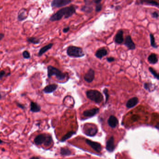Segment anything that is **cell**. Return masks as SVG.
<instances>
[{"label":"cell","instance_id":"6da1fadb","mask_svg":"<svg viewBox=\"0 0 159 159\" xmlns=\"http://www.w3.org/2000/svg\"><path fill=\"white\" fill-rule=\"evenodd\" d=\"M76 12V8L74 6H70L63 8L52 15L49 18L51 22H56L60 20L64 17L65 19H68Z\"/></svg>","mask_w":159,"mask_h":159},{"label":"cell","instance_id":"7a4b0ae2","mask_svg":"<svg viewBox=\"0 0 159 159\" xmlns=\"http://www.w3.org/2000/svg\"><path fill=\"white\" fill-rule=\"evenodd\" d=\"M47 75L49 78L55 76L57 79L60 81L64 80L66 77V75L65 73L51 65H49L47 67Z\"/></svg>","mask_w":159,"mask_h":159},{"label":"cell","instance_id":"3957f363","mask_svg":"<svg viewBox=\"0 0 159 159\" xmlns=\"http://www.w3.org/2000/svg\"><path fill=\"white\" fill-rule=\"evenodd\" d=\"M86 94L88 99L97 104L101 103L103 100V96L102 94L97 90H88L86 92Z\"/></svg>","mask_w":159,"mask_h":159},{"label":"cell","instance_id":"277c9868","mask_svg":"<svg viewBox=\"0 0 159 159\" xmlns=\"http://www.w3.org/2000/svg\"><path fill=\"white\" fill-rule=\"evenodd\" d=\"M67 54L70 57L74 58L81 57L85 55L81 48L74 46H70L68 47Z\"/></svg>","mask_w":159,"mask_h":159},{"label":"cell","instance_id":"5b68a950","mask_svg":"<svg viewBox=\"0 0 159 159\" xmlns=\"http://www.w3.org/2000/svg\"><path fill=\"white\" fill-rule=\"evenodd\" d=\"M84 133L89 136H95L98 132L97 127L96 126L92 124H88L87 125H85L84 126Z\"/></svg>","mask_w":159,"mask_h":159},{"label":"cell","instance_id":"8992f818","mask_svg":"<svg viewBox=\"0 0 159 159\" xmlns=\"http://www.w3.org/2000/svg\"><path fill=\"white\" fill-rule=\"evenodd\" d=\"M72 1L70 0H54L51 1V6L52 8H61L69 4Z\"/></svg>","mask_w":159,"mask_h":159},{"label":"cell","instance_id":"52a82bcc","mask_svg":"<svg viewBox=\"0 0 159 159\" xmlns=\"http://www.w3.org/2000/svg\"><path fill=\"white\" fill-rule=\"evenodd\" d=\"M86 143L89 146H90L92 148L98 153H100L102 150V147L100 144L99 143L96 142L94 141H91L90 140L86 139L85 140Z\"/></svg>","mask_w":159,"mask_h":159},{"label":"cell","instance_id":"ba28073f","mask_svg":"<svg viewBox=\"0 0 159 159\" xmlns=\"http://www.w3.org/2000/svg\"><path fill=\"white\" fill-rule=\"evenodd\" d=\"M124 45L130 50H134L136 48V46L133 42L132 37L130 35L127 36L125 40Z\"/></svg>","mask_w":159,"mask_h":159},{"label":"cell","instance_id":"9c48e42d","mask_svg":"<svg viewBox=\"0 0 159 159\" xmlns=\"http://www.w3.org/2000/svg\"><path fill=\"white\" fill-rule=\"evenodd\" d=\"M95 78V71L92 69H90L84 75V80L89 83L92 82Z\"/></svg>","mask_w":159,"mask_h":159},{"label":"cell","instance_id":"30bf717a","mask_svg":"<svg viewBox=\"0 0 159 159\" xmlns=\"http://www.w3.org/2000/svg\"><path fill=\"white\" fill-rule=\"evenodd\" d=\"M114 148L115 146L114 143V138L113 136H112L110 137L106 142V149L109 152H112L114 150Z\"/></svg>","mask_w":159,"mask_h":159},{"label":"cell","instance_id":"8fae6325","mask_svg":"<svg viewBox=\"0 0 159 159\" xmlns=\"http://www.w3.org/2000/svg\"><path fill=\"white\" fill-rule=\"evenodd\" d=\"M28 17L27 10L26 9L23 8L19 11L17 16V20L19 22L25 20Z\"/></svg>","mask_w":159,"mask_h":159},{"label":"cell","instance_id":"7c38bea8","mask_svg":"<svg viewBox=\"0 0 159 159\" xmlns=\"http://www.w3.org/2000/svg\"><path fill=\"white\" fill-rule=\"evenodd\" d=\"M99 109L98 108H94L84 111L83 114L85 117H91L97 114L99 112Z\"/></svg>","mask_w":159,"mask_h":159},{"label":"cell","instance_id":"4fadbf2b","mask_svg":"<svg viewBox=\"0 0 159 159\" xmlns=\"http://www.w3.org/2000/svg\"><path fill=\"white\" fill-rule=\"evenodd\" d=\"M123 31L122 29L119 30L115 36L114 41L117 44H121L124 41V37H123Z\"/></svg>","mask_w":159,"mask_h":159},{"label":"cell","instance_id":"5bb4252c","mask_svg":"<svg viewBox=\"0 0 159 159\" xmlns=\"http://www.w3.org/2000/svg\"><path fill=\"white\" fill-rule=\"evenodd\" d=\"M58 88V85L56 84H49L44 87L43 92L45 93H53Z\"/></svg>","mask_w":159,"mask_h":159},{"label":"cell","instance_id":"9a60e30c","mask_svg":"<svg viewBox=\"0 0 159 159\" xmlns=\"http://www.w3.org/2000/svg\"><path fill=\"white\" fill-rule=\"evenodd\" d=\"M139 103V99L137 97H133L129 99L127 102L126 106L128 108H132L134 107Z\"/></svg>","mask_w":159,"mask_h":159},{"label":"cell","instance_id":"2e32d148","mask_svg":"<svg viewBox=\"0 0 159 159\" xmlns=\"http://www.w3.org/2000/svg\"><path fill=\"white\" fill-rule=\"evenodd\" d=\"M108 124L112 128H115L118 125L119 122L115 116L111 115L108 120Z\"/></svg>","mask_w":159,"mask_h":159},{"label":"cell","instance_id":"e0dca14e","mask_svg":"<svg viewBox=\"0 0 159 159\" xmlns=\"http://www.w3.org/2000/svg\"><path fill=\"white\" fill-rule=\"evenodd\" d=\"M46 135L43 134H39L35 137L34 141L37 145H40L44 143Z\"/></svg>","mask_w":159,"mask_h":159},{"label":"cell","instance_id":"ac0fdd59","mask_svg":"<svg viewBox=\"0 0 159 159\" xmlns=\"http://www.w3.org/2000/svg\"><path fill=\"white\" fill-rule=\"evenodd\" d=\"M107 55V51L104 48L99 49L95 53V56L99 59H102L104 56Z\"/></svg>","mask_w":159,"mask_h":159},{"label":"cell","instance_id":"d6986e66","mask_svg":"<svg viewBox=\"0 0 159 159\" xmlns=\"http://www.w3.org/2000/svg\"><path fill=\"white\" fill-rule=\"evenodd\" d=\"M53 44L50 43V44H47V45L44 46V47H43L39 50L38 56H41L42 55H44V53H46L47 51H48L49 49H51V48L53 47Z\"/></svg>","mask_w":159,"mask_h":159},{"label":"cell","instance_id":"ffe728a7","mask_svg":"<svg viewBox=\"0 0 159 159\" xmlns=\"http://www.w3.org/2000/svg\"><path fill=\"white\" fill-rule=\"evenodd\" d=\"M41 110V106L36 102L30 103V111L33 112H38Z\"/></svg>","mask_w":159,"mask_h":159},{"label":"cell","instance_id":"44dd1931","mask_svg":"<svg viewBox=\"0 0 159 159\" xmlns=\"http://www.w3.org/2000/svg\"><path fill=\"white\" fill-rule=\"evenodd\" d=\"M148 62L151 64H153V65L156 64L158 61L157 55L154 53L150 54L148 56Z\"/></svg>","mask_w":159,"mask_h":159},{"label":"cell","instance_id":"7402d4cb","mask_svg":"<svg viewBox=\"0 0 159 159\" xmlns=\"http://www.w3.org/2000/svg\"><path fill=\"white\" fill-rule=\"evenodd\" d=\"M94 2L96 4V8H95V11L97 12H99L101 10L103 7V4L101 3V0H93Z\"/></svg>","mask_w":159,"mask_h":159},{"label":"cell","instance_id":"603a6c76","mask_svg":"<svg viewBox=\"0 0 159 159\" xmlns=\"http://www.w3.org/2000/svg\"><path fill=\"white\" fill-rule=\"evenodd\" d=\"M27 41L29 43L34 44H38L40 42L39 39L35 37H28L27 38Z\"/></svg>","mask_w":159,"mask_h":159},{"label":"cell","instance_id":"cb8c5ba5","mask_svg":"<svg viewBox=\"0 0 159 159\" xmlns=\"http://www.w3.org/2000/svg\"><path fill=\"white\" fill-rule=\"evenodd\" d=\"M71 153V151L69 148H62L60 149V154L62 155H70Z\"/></svg>","mask_w":159,"mask_h":159},{"label":"cell","instance_id":"d4e9b609","mask_svg":"<svg viewBox=\"0 0 159 159\" xmlns=\"http://www.w3.org/2000/svg\"><path fill=\"white\" fill-rule=\"evenodd\" d=\"M89 4H88L87 3H85V5L83 6V7L81 9V10L83 12H86L87 13H91L93 10V7L89 6Z\"/></svg>","mask_w":159,"mask_h":159},{"label":"cell","instance_id":"484cf974","mask_svg":"<svg viewBox=\"0 0 159 159\" xmlns=\"http://www.w3.org/2000/svg\"><path fill=\"white\" fill-rule=\"evenodd\" d=\"M150 44L151 46L155 49H157L158 48V45L155 42V38L154 35L152 34H150Z\"/></svg>","mask_w":159,"mask_h":159},{"label":"cell","instance_id":"4316f807","mask_svg":"<svg viewBox=\"0 0 159 159\" xmlns=\"http://www.w3.org/2000/svg\"><path fill=\"white\" fill-rule=\"evenodd\" d=\"M75 133V132H73V131H71V132H68L67 134H66L65 135H64L63 138L61 139V141L62 142H64V141H65V140H66L67 139L70 138Z\"/></svg>","mask_w":159,"mask_h":159},{"label":"cell","instance_id":"83f0119b","mask_svg":"<svg viewBox=\"0 0 159 159\" xmlns=\"http://www.w3.org/2000/svg\"><path fill=\"white\" fill-rule=\"evenodd\" d=\"M52 142V137L49 135L46 136L45 140L44 141V144L46 146H49L51 143Z\"/></svg>","mask_w":159,"mask_h":159},{"label":"cell","instance_id":"f1b7e54d","mask_svg":"<svg viewBox=\"0 0 159 159\" xmlns=\"http://www.w3.org/2000/svg\"><path fill=\"white\" fill-rule=\"evenodd\" d=\"M149 70L150 72L152 74V75L154 76V77L156 78L157 79L159 80V74L156 72V71L153 69V68L152 67H149Z\"/></svg>","mask_w":159,"mask_h":159},{"label":"cell","instance_id":"f546056e","mask_svg":"<svg viewBox=\"0 0 159 159\" xmlns=\"http://www.w3.org/2000/svg\"><path fill=\"white\" fill-rule=\"evenodd\" d=\"M153 84L151 83H145L144 84V88L146 90H148L149 92H151V88H152V85Z\"/></svg>","mask_w":159,"mask_h":159},{"label":"cell","instance_id":"4dcf8cb0","mask_svg":"<svg viewBox=\"0 0 159 159\" xmlns=\"http://www.w3.org/2000/svg\"><path fill=\"white\" fill-rule=\"evenodd\" d=\"M143 2L148 4V5L154 6H157V7L159 6L158 3L155 1H153V0L152 1V0H151V1H143Z\"/></svg>","mask_w":159,"mask_h":159},{"label":"cell","instance_id":"1f68e13d","mask_svg":"<svg viewBox=\"0 0 159 159\" xmlns=\"http://www.w3.org/2000/svg\"><path fill=\"white\" fill-rule=\"evenodd\" d=\"M103 93H104V95L105 96V104L107 103L108 101V100L109 97V95L108 93V90L107 88H104V90H103Z\"/></svg>","mask_w":159,"mask_h":159},{"label":"cell","instance_id":"d6a6232c","mask_svg":"<svg viewBox=\"0 0 159 159\" xmlns=\"http://www.w3.org/2000/svg\"><path fill=\"white\" fill-rule=\"evenodd\" d=\"M22 56L25 59H29L31 57L29 52L27 50H25L22 52Z\"/></svg>","mask_w":159,"mask_h":159},{"label":"cell","instance_id":"836d02e7","mask_svg":"<svg viewBox=\"0 0 159 159\" xmlns=\"http://www.w3.org/2000/svg\"><path fill=\"white\" fill-rule=\"evenodd\" d=\"M152 17L154 18H155V19H157L159 17V14L156 11H154L153 13H152Z\"/></svg>","mask_w":159,"mask_h":159},{"label":"cell","instance_id":"e575fe53","mask_svg":"<svg viewBox=\"0 0 159 159\" xmlns=\"http://www.w3.org/2000/svg\"><path fill=\"white\" fill-rule=\"evenodd\" d=\"M6 74V72L4 71H0V79H1L3 77H4Z\"/></svg>","mask_w":159,"mask_h":159},{"label":"cell","instance_id":"d590c367","mask_svg":"<svg viewBox=\"0 0 159 159\" xmlns=\"http://www.w3.org/2000/svg\"><path fill=\"white\" fill-rule=\"evenodd\" d=\"M70 27L69 26H68V27H67L64 28L63 29V31L64 33H67V32L70 30Z\"/></svg>","mask_w":159,"mask_h":159},{"label":"cell","instance_id":"8d00e7d4","mask_svg":"<svg viewBox=\"0 0 159 159\" xmlns=\"http://www.w3.org/2000/svg\"><path fill=\"white\" fill-rule=\"evenodd\" d=\"M106 60L107 61L109 62V63H111V62H112L113 61H114L115 59H114V58L113 57H107L106 58Z\"/></svg>","mask_w":159,"mask_h":159},{"label":"cell","instance_id":"74e56055","mask_svg":"<svg viewBox=\"0 0 159 159\" xmlns=\"http://www.w3.org/2000/svg\"><path fill=\"white\" fill-rule=\"evenodd\" d=\"M17 105L18 107L21 108V109H25V106L24 105H23L22 104H21L20 103H17Z\"/></svg>","mask_w":159,"mask_h":159},{"label":"cell","instance_id":"f35d334b","mask_svg":"<svg viewBox=\"0 0 159 159\" xmlns=\"http://www.w3.org/2000/svg\"><path fill=\"white\" fill-rule=\"evenodd\" d=\"M4 37V34L3 33H0V42Z\"/></svg>","mask_w":159,"mask_h":159},{"label":"cell","instance_id":"ab89813d","mask_svg":"<svg viewBox=\"0 0 159 159\" xmlns=\"http://www.w3.org/2000/svg\"><path fill=\"white\" fill-rule=\"evenodd\" d=\"M30 159H40V158L39 157H35V156H34V157H31V158H30Z\"/></svg>","mask_w":159,"mask_h":159},{"label":"cell","instance_id":"60d3db41","mask_svg":"<svg viewBox=\"0 0 159 159\" xmlns=\"http://www.w3.org/2000/svg\"><path fill=\"white\" fill-rule=\"evenodd\" d=\"M2 143H3V141L0 139V144H1Z\"/></svg>","mask_w":159,"mask_h":159},{"label":"cell","instance_id":"b9f144b4","mask_svg":"<svg viewBox=\"0 0 159 159\" xmlns=\"http://www.w3.org/2000/svg\"><path fill=\"white\" fill-rule=\"evenodd\" d=\"M1 98H2V96H1V95L0 93V99H1Z\"/></svg>","mask_w":159,"mask_h":159}]
</instances>
